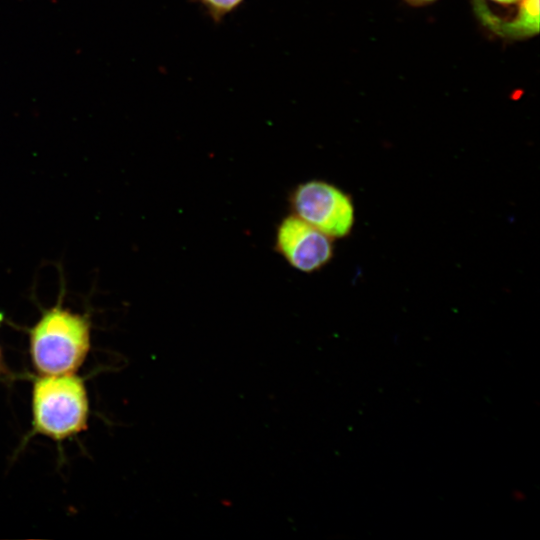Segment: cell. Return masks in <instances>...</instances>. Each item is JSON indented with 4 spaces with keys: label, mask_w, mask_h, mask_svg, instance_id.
I'll return each mask as SVG.
<instances>
[{
    "label": "cell",
    "mask_w": 540,
    "mask_h": 540,
    "mask_svg": "<svg viewBox=\"0 0 540 540\" xmlns=\"http://www.w3.org/2000/svg\"><path fill=\"white\" fill-rule=\"evenodd\" d=\"M474 5L479 19L497 35L517 39L533 36L539 31V0H523L510 20H498L479 5Z\"/></svg>",
    "instance_id": "obj_5"
},
{
    "label": "cell",
    "mask_w": 540,
    "mask_h": 540,
    "mask_svg": "<svg viewBox=\"0 0 540 540\" xmlns=\"http://www.w3.org/2000/svg\"><path fill=\"white\" fill-rule=\"evenodd\" d=\"M493 1L494 3H498V4H502V5H507V4H515V3H521L523 0H491Z\"/></svg>",
    "instance_id": "obj_7"
},
{
    "label": "cell",
    "mask_w": 540,
    "mask_h": 540,
    "mask_svg": "<svg viewBox=\"0 0 540 540\" xmlns=\"http://www.w3.org/2000/svg\"><path fill=\"white\" fill-rule=\"evenodd\" d=\"M292 214L330 238L347 236L354 224V207L350 197L338 187L309 180L298 184L289 195Z\"/></svg>",
    "instance_id": "obj_3"
},
{
    "label": "cell",
    "mask_w": 540,
    "mask_h": 540,
    "mask_svg": "<svg viewBox=\"0 0 540 540\" xmlns=\"http://www.w3.org/2000/svg\"><path fill=\"white\" fill-rule=\"evenodd\" d=\"M32 407L36 432L52 439L68 438L87 426L89 404L85 385L73 373L37 379Z\"/></svg>",
    "instance_id": "obj_2"
},
{
    "label": "cell",
    "mask_w": 540,
    "mask_h": 540,
    "mask_svg": "<svg viewBox=\"0 0 540 540\" xmlns=\"http://www.w3.org/2000/svg\"><path fill=\"white\" fill-rule=\"evenodd\" d=\"M90 347V323L60 306L44 312L30 331V354L44 375L74 373Z\"/></svg>",
    "instance_id": "obj_1"
},
{
    "label": "cell",
    "mask_w": 540,
    "mask_h": 540,
    "mask_svg": "<svg viewBox=\"0 0 540 540\" xmlns=\"http://www.w3.org/2000/svg\"><path fill=\"white\" fill-rule=\"evenodd\" d=\"M406 1L413 5H423L426 3H430L434 0H406Z\"/></svg>",
    "instance_id": "obj_8"
},
{
    "label": "cell",
    "mask_w": 540,
    "mask_h": 540,
    "mask_svg": "<svg viewBox=\"0 0 540 540\" xmlns=\"http://www.w3.org/2000/svg\"><path fill=\"white\" fill-rule=\"evenodd\" d=\"M2 368V354H1V351H0V370Z\"/></svg>",
    "instance_id": "obj_9"
},
{
    "label": "cell",
    "mask_w": 540,
    "mask_h": 540,
    "mask_svg": "<svg viewBox=\"0 0 540 540\" xmlns=\"http://www.w3.org/2000/svg\"><path fill=\"white\" fill-rule=\"evenodd\" d=\"M245 0H200L205 10L215 21L224 18Z\"/></svg>",
    "instance_id": "obj_6"
},
{
    "label": "cell",
    "mask_w": 540,
    "mask_h": 540,
    "mask_svg": "<svg viewBox=\"0 0 540 540\" xmlns=\"http://www.w3.org/2000/svg\"><path fill=\"white\" fill-rule=\"evenodd\" d=\"M332 238L304 220L290 214L277 225L275 250L294 269L312 273L333 256Z\"/></svg>",
    "instance_id": "obj_4"
}]
</instances>
